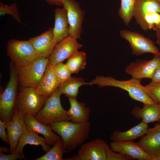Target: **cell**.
<instances>
[{"label":"cell","mask_w":160,"mask_h":160,"mask_svg":"<svg viewBox=\"0 0 160 160\" xmlns=\"http://www.w3.org/2000/svg\"><path fill=\"white\" fill-rule=\"evenodd\" d=\"M50 125L62 140L66 152L74 150L85 143L89 136L91 127L89 122L77 124L69 121L54 122Z\"/></svg>","instance_id":"cell-1"},{"label":"cell","mask_w":160,"mask_h":160,"mask_svg":"<svg viewBox=\"0 0 160 160\" xmlns=\"http://www.w3.org/2000/svg\"><path fill=\"white\" fill-rule=\"evenodd\" d=\"M141 80L132 78L127 80H119L111 76H96L94 79L88 82L90 86L97 84L99 87L112 86L127 91L133 100L142 103L144 105L155 103L144 89Z\"/></svg>","instance_id":"cell-2"},{"label":"cell","mask_w":160,"mask_h":160,"mask_svg":"<svg viewBox=\"0 0 160 160\" xmlns=\"http://www.w3.org/2000/svg\"><path fill=\"white\" fill-rule=\"evenodd\" d=\"M133 17L144 31L160 30V3L157 0H135Z\"/></svg>","instance_id":"cell-3"},{"label":"cell","mask_w":160,"mask_h":160,"mask_svg":"<svg viewBox=\"0 0 160 160\" xmlns=\"http://www.w3.org/2000/svg\"><path fill=\"white\" fill-rule=\"evenodd\" d=\"M10 67L9 79L0 97V119L7 123L14 114L19 82L17 68L12 62Z\"/></svg>","instance_id":"cell-4"},{"label":"cell","mask_w":160,"mask_h":160,"mask_svg":"<svg viewBox=\"0 0 160 160\" xmlns=\"http://www.w3.org/2000/svg\"><path fill=\"white\" fill-rule=\"evenodd\" d=\"M58 88L47 99L44 105L34 116L40 122L50 125L54 122L70 121L68 111L62 107Z\"/></svg>","instance_id":"cell-5"},{"label":"cell","mask_w":160,"mask_h":160,"mask_svg":"<svg viewBox=\"0 0 160 160\" xmlns=\"http://www.w3.org/2000/svg\"><path fill=\"white\" fill-rule=\"evenodd\" d=\"M47 98L40 93L36 88H22L17 94L14 111L34 116L42 108Z\"/></svg>","instance_id":"cell-6"},{"label":"cell","mask_w":160,"mask_h":160,"mask_svg":"<svg viewBox=\"0 0 160 160\" xmlns=\"http://www.w3.org/2000/svg\"><path fill=\"white\" fill-rule=\"evenodd\" d=\"M49 63L48 58L38 56L26 65L17 68L20 88L26 87L36 88Z\"/></svg>","instance_id":"cell-7"},{"label":"cell","mask_w":160,"mask_h":160,"mask_svg":"<svg viewBox=\"0 0 160 160\" xmlns=\"http://www.w3.org/2000/svg\"><path fill=\"white\" fill-rule=\"evenodd\" d=\"M7 54L17 68L26 65L38 57L33 45L29 40L14 39L8 41Z\"/></svg>","instance_id":"cell-8"},{"label":"cell","mask_w":160,"mask_h":160,"mask_svg":"<svg viewBox=\"0 0 160 160\" xmlns=\"http://www.w3.org/2000/svg\"><path fill=\"white\" fill-rule=\"evenodd\" d=\"M121 38L129 43L132 54L140 56L149 53L154 55H160L159 49L150 39L136 31L123 29L119 32Z\"/></svg>","instance_id":"cell-9"},{"label":"cell","mask_w":160,"mask_h":160,"mask_svg":"<svg viewBox=\"0 0 160 160\" xmlns=\"http://www.w3.org/2000/svg\"><path fill=\"white\" fill-rule=\"evenodd\" d=\"M109 145L103 140L96 138L84 143L77 153L65 160H106V150Z\"/></svg>","instance_id":"cell-10"},{"label":"cell","mask_w":160,"mask_h":160,"mask_svg":"<svg viewBox=\"0 0 160 160\" xmlns=\"http://www.w3.org/2000/svg\"><path fill=\"white\" fill-rule=\"evenodd\" d=\"M160 63V55H154L149 60L138 59L131 63L124 69L125 72L132 78L141 80L151 79Z\"/></svg>","instance_id":"cell-11"},{"label":"cell","mask_w":160,"mask_h":160,"mask_svg":"<svg viewBox=\"0 0 160 160\" xmlns=\"http://www.w3.org/2000/svg\"><path fill=\"white\" fill-rule=\"evenodd\" d=\"M63 6L67 12L69 36L81 39L84 11L81 10L79 3L74 0H64Z\"/></svg>","instance_id":"cell-12"},{"label":"cell","mask_w":160,"mask_h":160,"mask_svg":"<svg viewBox=\"0 0 160 160\" xmlns=\"http://www.w3.org/2000/svg\"><path fill=\"white\" fill-rule=\"evenodd\" d=\"M83 47L77 39L69 36L58 43L48 57L49 63L54 65L68 59Z\"/></svg>","instance_id":"cell-13"},{"label":"cell","mask_w":160,"mask_h":160,"mask_svg":"<svg viewBox=\"0 0 160 160\" xmlns=\"http://www.w3.org/2000/svg\"><path fill=\"white\" fill-rule=\"evenodd\" d=\"M24 115L20 112L15 110L12 120L7 123V134L11 153L15 151L23 132L27 130L23 119Z\"/></svg>","instance_id":"cell-14"},{"label":"cell","mask_w":160,"mask_h":160,"mask_svg":"<svg viewBox=\"0 0 160 160\" xmlns=\"http://www.w3.org/2000/svg\"><path fill=\"white\" fill-rule=\"evenodd\" d=\"M151 157L160 156V126L148 128L146 133L137 143Z\"/></svg>","instance_id":"cell-15"},{"label":"cell","mask_w":160,"mask_h":160,"mask_svg":"<svg viewBox=\"0 0 160 160\" xmlns=\"http://www.w3.org/2000/svg\"><path fill=\"white\" fill-rule=\"evenodd\" d=\"M23 119L28 131H33L42 135L47 145L53 146L60 138L59 135L54 133L50 125H46L40 122L33 115L25 114Z\"/></svg>","instance_id":"cell-16"},{"label":"cell","mask_w":160,"mask_h":160,"mask_svg":"<svg viewBox=\"0 0 160 160\" xmlns=\"http://www.w3.org/2000/svg\"><path fill=\"white\" fill-rule=\"evenodd\" d=\"M52 30L53 28H50L40 35L28 39L38 56L48 58L57 44L54 39Z\"/></svg>","instance_id":"cell-17"},{"label":"cell","mask_w":160,"mask_h":160,"mask_svg":"<svg viewBox=\"0 0 160 160\" xmlns=\"http://www.w3.org/2000/svg\"><path fill=\"white\" fill-rule=\"evenodd\" d=\"M113 151L131 156L138 160H151V157L137 143L132 141H112L110 144Z\"/></svg>","instance_id":"cell-18"},{"label":"cell","mask_w":160,"mask_h":160,"mask_svg":"<svg viewBox=\"0 0 160 160\" xmlns=\"http://www.w3.org/2000/svg\"><path fill=\"white\" fill-rule=\"evenodd\" d=\"M60 84L54 72L53 65L49 63L36 89L40 93L48 98Z\"/></svg>","instance_id":"cell-19"},{"label":"cell","mask_w":160,"mask_h":160,"mask_svg":"<svg viewBox=\"0 0 160 160\" xmlns=\"http://www.w3.org/2000/svg\"><path fill=\"white\" fill-rule=\"evenodd\" d=\"M55 25L52 33L57 44L69 36V25L67 12L63 7L57 8L54 11Z\"/></svg>","instance_id":"cell-20"},{"label":"cell","mask_w":160,"mask_h":160,"mask_svg":"<svg viewBox=\"0 0 160 160\" xmlns=\"http://www.w3.org/2000/svg\"><path fill=\"white\" fill-rule=\"evenodd\" d=\"M70 108L68 111L70 121L76 123L89 122L90 110L84 103L79 102L76 98H68Z\"/></svg>","instance_id":"cell-21"},{"label":"cell","mask_w":160,"mask_h":160,"mask_svg":"<svg viewBox=\"0 0 160 160\" xmlns=\"http://www.w3.org/2000/svg\"><path fill=\"white\" fill-rule=\"evenodd\" d=\"M131 114L138 119L147 124L160 121V104L154 103L144 105L142 108L136 106L131 112Z\"/></svg>","instance_id":"cell-22"},{"label":"cell","mask_w":160,"mask_h":160,"mask_svg":"<svg viewBox=\"0 0 160 160\" xmlns=\"http://www.w3.org/2000/svg\"><path fill=\"white\" fill-rule=\"evenodd\" d=\"M148 127V124L142 121L125 131H114L111 135L110 139L114 141H132L143 136L147 132Z\"/></svg>","instance_id":"cell-23"},{"label":"cell","mask_w":160,"mask_h":160,"mask_svg":"<svg viewBox=\"0 0 160 160\" xmlns=\"http://www.w3.org/2000/svg\"><path fill=\"white\" fill-rule=\"evenodd\" d=\"M27 144L36 146L40 145L46 153L51 148L50 146L46 143L44 137L39 136L38 133L26 130H24L22 134L15 151L23 154V148Z\"/></svg>","instance_id":"cell-24"},{"label":"cell","mask_w":160,"mask_h":160,"mask_svg":"<svg viewBox=\"0 0 160 160\" xmlns=\"http://www.w3.org/2000/svg\"><path fill=\"white\" fill-rule=\"evenodd\" d=\"M87 84L83 79L71 77L66 81L61 83L58 89L61 94L65 95L68 98H76L79 92V88L81 86Z\"/></svg>","instance_id":"cell-25"},{"label":"cell","mask_w":160,"mask_h":160,"mask_svg":"<svg viewBox=\"0 0 160 160\" xmlns=\"http://www.w3.org/2000/svg\"><path fill=\"white\" fill-rule=\"evenodd\" d=\"M86 64L85 53L78 51L67 59L65 63L71 74L77 73L83 69Z\"/></svg>","instance_id":"cell-26"},{"label":"cell","mask_w":160,"mask_h":160,"mask_svg":"<svg viewBox=\"0 0 160 160\" xmlns=\"http://www.w3.org/2000/svg\"><path fill=\"white\" fill-rule=\"evenodd\" d=\"M65 152L63 141L60 138L45 154L35 160H63V154Z\"/></svg>","instance_id":"cell-27"},{"label":"cell","mask_w":160,"mask_h":160,"mask_svg":"<svg viewBox=\"0 0 160 160\" xmlns=\"http://www.w3.org/2000/svg\"><path fill=\"white\" fill-rule=\"evenodd\" d=\"M121 0V6L118 10V14L125 24L128 26L133 17L135 0Z\"/></svg>","instance_id":"cell-28"},{"label":"cell","mask_w":160,"mask_h":160,"mask_svg":"<svg viewBox=\"0 0 160 160\" xmlns=\"http://www.w3.org/2000/svg\"><path fill=\"white\" fill-rule=\"evenodd\" d=\"M6 14L11 15L18 22L23 23L16 3H13L8 6L1 2H0V15L2 16Z\"/></svg>","instance_id":"cell-29"},{"label":"cell","mask_w":160,"mask_h":160,"mask_svg":"<svg viewBox=\"0 0 160 160\" xmlns=\"http://www.w3.org/2000/svg\"><path fill=\"white\" fill-rule=\"evenodd\" d=\"M53 65L54 72L60 84L71 77V73L65 64L62 62Z\"/></svg>","instance_id":"cell-30"},{"label":"cell","mask_w":160,"mask_h":160,"mask_svg":"<svg viewBox=\"0 0 160 160\" xmlns=\"http://www.w3.org/2000/svg\"><path fill=\"white\" fill-rule=\"evenodd\" d=\"M144 89L155 103L160 104V82L151 81L144 86Z\"/></svg>","instance_id":"cell-31"},{"label":"cell","mask_w":160,"mask_h":160,"mask_svg":"<svg viewBox=\"0 0 160 160\" xmlns=\"http://www.w3.org/2000/svg\"><path fill=\"white\" fill-rule=\"evenodd\" d=\"M134 159L129 156L111 150L110 145L107 148L106 160H132Z\"/></svg>","instance_id":"cell-32"},{"label":"cell","mask_w":160,"mask_h":160,"mask_svg":"<svg viewBox=\"0 0 160 160\" xmlns=\"http://www.w3.org/2000/svg\"><path fill=\"white\" fill-rule=\"evenodd\" d=\"M26 159L24 154L18 151H15L9 154H6L3 152H0V160H16Z\"/></svg>","instance_id":"cell-33"},{"label":"cell","mask_w":160,"mask_h":160,"mask_svg":"<svg viewBox=\"0 0 160 160\" xmlns=\"http://www.w3.org/2000/svg\"><path fill=\"white\" fill-rule=\"evenodd\" d=\"M7 126L6 122L0 120V137L5 143L9 144V140L5 130Z\"/></svg>","instance_id":"cell-34"},{"label":"cell","mask_w":160,"mask_h":160,"mask_svg":"<svg viewBox=\"0 0 160 160\" xmlns=\"http://www.w3.org/2000/svg\"><path fill=\"white\" fill-rule=\"evenodd\" d=\"M151 79L152 81L160 82V63Z\"/></svg>","instance_id":"cell-35"},{"label":"cell","mask_w":160,"mask_h":160,"mask_svg":"<svg viewBox=\"0 0 160 160\" xmlns=\"http://www.w3.org/2000/svg\"><path fill=\"white\" fill-rule=\"evenodd\" d=\"M50 5H56L58 6H63L64 0H44Z\"/></svg>","instance_id":"cell-36"},{"label":"cell","mask_w":160,"mask_h":160,"mask_svg":"<svg viewBox=\"0 0 160 160\" xmlns=\"http://www.w3.org/2000/svg\"><path fill=\"white\" fill-rule=\"evenodd\" d=\"M156 43L160 47V30L156 31Z\"/></svg>","instance_id":"cell-37"},{"label":"cell","mask_w":160,"mask_h":160,"mask_svg":"<svg viewBox=\"0 0 160 160\" xmlns=\"http://www.w3.org/2000/svg\"><path fill=\"white\" fill-rule=\"evenodd\" d=\"M9 150L7 147H0V152L7 153Z\"/></svg>","instance_id":"cell-38"},{"label":"cell","mask_w":160,"mask_h":160,"mask_svg":"<svg viewBox=\"0 0 160 160\" xmlns=\"http://www.w3.org/2000/svg\"><path fill=\"white\" fill-rule=\"evenodd\" d=\"M151 160H160V156L151 157Z\"/></svg>","instance_id":"cell-39"},{"label":"cell","mask_w":160,"mask_h":160,"mask_svg":"<svg viewBox=\"0 0 160 160\" xmlns=\"http://www.w3.org/2000/svg\"><path fill=\"white\" fill-rule=\"evenodd\" d=\"M160 3V0H157Z\"/></svg>","instance_id":"cell-40"},{"label":"cell","mask_w":160,"mask_h":160,"mask_svg":"<svg viewBox=\"0 0 160 160\" xmlns=\"http://www.w3.org/2000/svg\"><path fill=\"white\" fill-rule=\"evenodd\" d=\"M159 125L160 126V121H159Z\"/></svg>","instance_id":"cell-41"}]
</instances>
